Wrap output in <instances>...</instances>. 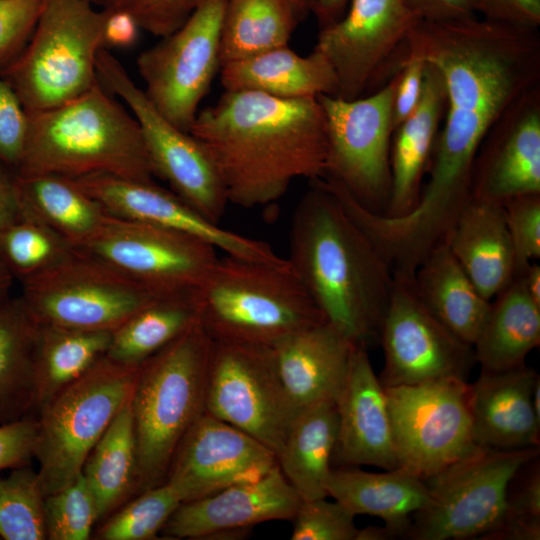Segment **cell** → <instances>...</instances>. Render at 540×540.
<instances>
[{"instance_id":"cell-1","label":"cell","mask_w":540,"mask_h":540,"mask_svg":"<svg viewBox=\"0 0 540 540\" xmlns=\"http://www.w3.org/2000/svg\"><path fill=\"white\" fill-rule=\"evenodd\" d=\"M416 53L440 73L446 120L438 134L423 198L450 209L472 193L479 148L499 120L536 87L540 41L536 29L464 19L419 21L406 37Z\"/></svg>"},{"instance_id":"cell-2","label":"cell","mask_w":540,"mask_h":540,"mask_svg":"<svg viewBox=\"0 0 540 540\" xmlns=\"http://www.w3.org/2000/svg\"><path fill=\"white\" fill-rule=\"evenodd\" d=\"M189 133L214 162L229 203L242 208L271 205L296 179L326 174V120L317 98L224 90Z\"/></svg>"},{"instance_id":"cell-3","label":"cell","mask_w":540,"mask_h":540,"mask_svg":"<svg viewBox=\"0 0 540 540\" xmlns=\"http://www.w3.org/2000/svg\"><path fill=\"white\" fill-rule=\"evenodd\" d=\"M288 261L327 323L356 346L379 344L392 269L322 178L294 210Z\"/></svg>"},{"instance_id":"cell-4","label":"cell","mask_w":540,"mask_h":540,"mask_svg":"<svg viewBox=\"0 0 540 540\" xmlns=\"http://www.w3.org/2000/svg\"><path fill=\"white\" fill-rule=\"evenodd\" d=\"M18 176L93 174L152 182L154 173L138 122L98 81L79 97L28 113Z\"/></svg>"},{"instance_id":"cell-5","label":"cell","mask_w":540,"mask_h":540,"mask_svg":"<svg viewBox=\"0 0 540 540\" xmlns=\"http://www.w3.org/2000/svg\"><path fill=\"white\" fill-rule=\"evenodd\" d=\"M212 343L200 322L139 367L129 401L138 494L165 482L181 441L205 412Z\"/></svg>"},{"instance_id":"cell-6","label":"cell","mask_w":540,"mask_h":540,"mask_svg":"<svg viewBox=\"0 0 540 540\" xmlns=\"http://www.w3.org/2000/svg\"><path fill=\"white\" fill-rule=\"evenodd\" d=\"M201 324L215 341L273 346L326 322L290 262L225 255L198 290Z\"/></svg>"},{"instance_id":"cell-7","label":"cell","mask_w":540,"mask_h":540,"mask_svg":"<svg viewBox=\"0 0 540 540\" xmlns=\"http://www.w3.org/2000/svg\"><path fill=\"white\" fill-rule=\"evenodd\" d=\"M106 16L91 0H42L28 43L0 70L28 113L69 102L97 83Z\"/></svg>"},{"instance_id":"cell-8","label":"cell","mask_w":540,"mask_h":540,"mask_svg":"<svg viewBox=\"0 0 540 540\" xmlns=\"http://www.w3.org/2000/svg\"><path fill=\"white\" fill-rule=\"evenodd\" d=\"M140 366L102 357L38 408L35 459L45 497L73 483L91 450L130 400Z\"/></svg>"},{"instance_id":"cell-9","label":"cell","mask_w":540,"mask_h":540,"mask_svg":"<svg viewBox=\"0 0 540 540\" xmlns=\"http://www.w3.org/2000/svg\"><path fill=\"white\" fill-rule=\"evenodd\" d=\"M538 456L539 448L475 447L424 480L429 502L413 516L405 538L481 539L500 521L508 485L514 475Z\"/></svg>"},{"instance_id":"cell-10","label":"cell","mask_w":540,"mask_h":540,"mask_svg":"<svg viewBox=\"0 0 540 540\" xmlns=\"http://www.w3.org/2000/svg\"><path fill=\"white\" fill-rule=\"evenodd\" d=\"M98 82L121 100L139 124L154 176L207 219L219 223L229 204L221 176L201 143L167 120L132 80L122 63L102 48Z\"/></svg>"},{"instance_id":"cell-11","label":"cell","mask_w":540,"mask_h":540,"mask_svg":"<svg viewBox=\"0 0 540 540\" xmlns=\"http://www.w3.org/2000/svg\"><path fill=\"white\" fill-rule=\"evenodd\" d=\"M398 71L388 84L365 98L317 97L327 130L324 177L339 183L366 209L381 214L390 194L392 113Z\"/></svg>"},{"instance_id":"cell-12","label":"cell","mask_w":540,"mask_h":540,"mask_svg":"<svg viewBox=\"0 0 540 540\" xmlns=\"http://www.w3.org/2000/svg\"><path fill=\"white\" fill-rule=\"evenodd\" d=\"M205 412L280 453L296 416L272 346L213 340Z\"/></svg>"},{"instance_id":"cell-13","label":"cell","mask_w":540,"mask_h":540,"mask_svg":"<svg viewBox=\"0 0 540 540\" xmlns=\"http://www.w3.org/2000/svg\"><path fill=\"white\" fill-rule=\"evenodd\" d=\"M21 297L40 324L113 332L155 295L112 266L78 252L21 282Z\"/></svg>"},{"instance_id":"cell-14","label":"cell","mask_w":540,"mask_h":540,"mask_svg":"<svg viewBox=\"0 0 540 540\" xmlns=\"http://www.w3.org/2000/svg\"><path fill=\"white\" fill-rule=\"evenodd\" d=\"M227 0H201L186 21L137 57L145 95L173 125L189 132L220 70Z\"/></svg>"},{"instance_id":"cell-15","label":"cell","mask_w":540,"mask_h":540,"mask_svg":"<svg viewBox=\"0 0 540 540\" xmlns=\"http://www.w3.org/2000/svg\"><path fill=\"white\" fill-rule=\"evenodd\" d=\"M385 391L397 468L425 480L478 446L467 381L443 379Z\"/></svg>"},{"instance_id":"cell-16","label":"cell","mask_w":540,"mask_h":540,"mask_svg":"<svg viewBox=\"0 0 540 540\" xmlns=\"http://www.w3.org/2000/svg\"><path fill=\"white\" fill-rule=\"evenodd\" d=\"M413 275L393 272L392 291L379 335L384 365L378 378L384 387L443 379L466 381L476 363L473 346L454 335L426 309L416 295Z\"/></svg>"},{"instance_id":"cell-17","label":"cell","mask_w":540,"mask_h":540,"mask_svg":"<svg viewBox=\"0 0 540 540\" xmlns=\"http://www.w3.org/2000/svg\"><path fill=\"white\" fill-rule=\"evenodd\" d=\"M77 251L112 266L158 296L199 290L219 258L217 249L198 239L110 214Z\"/></svg>"},{"instance_id":"cell-18","label":"cell","mask_w":540,"mask_h":540,"mask_svg":"<svg viewBox=\"0 0 540 540\" xmlns=\"http://www.w3.org/2000/svg\"><path fill=\"white\" fill-rule=\"evenodd\" d=\"M348 12L320 29L315 49L331 63L336 97L360 98L406 48V37L421 19L406 0H350Z\"/></svg>"},{"instance_id":"cell-19","label":"cell","mask_w":540,"mask_h":540,"mask_svg":"<svg viewBox=\"0 0 540 540\" xmlns=\"http://www.w3.org/2000/svg\"><path fill=\"white\" fill-rule=\"evenodd\" d=\"M72 180L112 216L183 233L221 250L225 255L273 264L287 261L269 243L220 227L154 181H137L108 174Z\"/></svg>"},{"instance_id":"cell-20","label":"cell","mask_w":540,"mask_h":540,"mask_svg":"<svg viewBox=\"0 0 540 540\" xmlns=\"http://www.w3.org/2000/svg\"><path fill=\"white\" fill-rule=\"evenodd\" d=\"M277 465L276 454L266 445L204 412L181 441L165 482L183 503L256 481Z\"/></svg>"},{"instance_id":"cell-21","label":"cell","mask_w":540,"mask_h":540,"mask_svg":"<svg viewBox=\"0 0 540 540\" xmlns=\"http://www.w3.org/2000/svg\"><path fill=\"white\" fill-rule=\"evenodd\" d=\"M301 500L277 465L256 481L181 503L161 533L171 539H208L226 530L291 520Z\"/></svg>"},{"instance_id":"cell-22","label":"cell","mask_w":540,"mask_h":540,"mask_svg":"<svg viewBox=\"0 0 540 540\" xmlns=\"http://www.w3.org/2000/svg\"><path fill=\"white\" fill-rule=\"evenodd\" d=\"M336 406L338 436L332 464L397 468L385 387L374 373L366 348H355Z\"/></svg>"},{"instance_id":"cell-23","label":"cell","mask_w":540,"mask_h":540,"mask_svg":"<svg viewBox=\"0 0 540 540\" xmlns=\"http://www.w3.org/2000/svg\"><path fill=\"white\" fill-rule=\"evenodd\" d=\"M536 87L511 109L509 125L482 142L477 153L472 197L504 202L540 193V106Z\"/></svg>"},{"instance_id":"cell-24","label":"cell","mask_w":540,"mask_h":540,"mask_svg":"<svg viewBox=\"0 0 540 540\" xmlns=\"http://www.w3.org/2000/svg\"><path fill=\"white\" fill-rule=\"evenodd\" d=\"M537 372L526 364L484 371L469 384V408L476 445L497 450L539 448L540 420L531 403Z\"/></svg>"},{"instance_id":"cell-25","label":"cell","mask_w":540,"mask_h":540,"mask_svg":"<svg viewBox=\"0 0 540 540\" xmlns=\"http://www.w3.org/2000/svg\"><path fill=\"white\" fill-rule=\"evenodd\" d=\"M272 347L280 379L297 414L322 401H337L359 346L323 322Z\"/></svg>"},{"instance_id":"cell-26","label":"cell","mask_w":540,"mask_h":540,"mask_svg":"<svg viewBox=\"0 0 540 540\" xmlns=\"http://www.w3.org/2000/svg\"><path fill=\"white\" fill-rule=\"evenodd\" d=\"M445 108L446 91L442 77L434 66L426 62L420 101L411 115L394 130L390 147V194L383 215L403 216L416 206Z\"/></svg>"},{"instance_id":"cell-27","label":"cell","mask_w":540,"mask_h":540,"mask_svg":"<svg viewBox=\"0 0 540 540\" xmlns=\"http://www.w3.org/2000/svg\"><path fill=\"white\" fill-rule=\"evenodd\" d=\"M445 242L485 299L491 300L513 279L516 255L502 202L472 197Z\"/></svg>"},{"instance_id":"cell-28","label":"cell","mask_w":540,"mask_h":540,"mask_svg":"<svg viewBox=\"0 0 540 540\" xmlns=\"http://www.w3.org/2000/svg\"><path fill=\"white\" fill-rule=\"evenodd\" d=\"M225 91H256L284 99L337 96L338 81L326 56L315 49L300 56L288 45L220 67Z\"/></svg>"},{"instance_id":"cell-29","label":"cell","mask_w":540,"mask_h":540,"mask_svg":"<svg viewBox=\"0 0 540 540\" xmlns=\"http://www.w3.org/2000/svg\"><path fill=\"white\" fill-rule=\"evenodd\" d=\"M327 493L355 516L381 518L393 539L406 535L413 516L429 502L425 481L400 468L374 473L333 467Z\"/></svg>"},{"instance_id":"cell-30","label":"cell","mask_w":540,"mask_h":540,"mask_svg":"<svg viewBox=\"0 0 540 540\" xmlns=\"http://www.w3.org/2000/svg\"><path fill=\"white\" fill-rule=\"evenodd\" d=\"M413 286L421 303L448 330L474 345L490 311V300L474 286L444 241L416 268Z\"/></svg>"},{"instance_id":"cell-31","label":"cell","mask_w":540,"mask_h":540,"mask_svg":"<svg viewBox=\"0 0 540 540\" xmlns=\"http://www.w3.org/2000/svg\"><path fill=\"white\" fill-rule=\"evenodd\" d=\"M40 323L24 299L0 303V425L37 410L35 360Z\"/></svg>"},{"instance_id":"cell-32","label":"cell","mask_w":540,"mask_h":540,"mask_svg":"<svg viewBox=\"0 0 540 540\" xmlns=\"http://www.w3.org/2000/svg\"><path fill=\"white\" fill-rule=\"evenodd\" d=\"M337 436L335 401H322L296 414L277 462L302 500L328 497L327 482Z\"/></svg>"},{"instance_id":"cell-33","label":"cell","mask_w":540,"mask_h":540,"mask_svg":"<svg viewBox=\"0 0 540 540\" xmlns=\"http://www.w3.org/2000/svg\"><path fill=\"white\" fill-rule=\"evenodd\" d=\"M485 325L473 345L475 360L484 371H503L526 364L540 344V306L527 294L515 274L495 296Z\"/></svg>"},{"instance_id":"cell-34","label":"cell","mask_w":540,"mask_h":540,"mask_svg":"<svg viewBox=\"0 0 540 540\" xmlns=\"http://www.w3.org/2000/svg\"><path fill=\"white\" fill-rule=\"evenodd\" d=\"M17 187L21 212L51 228L76 250L98 233L108 215L70 178L17 175Z\"/></svg>"},{"instance_id":"cell-35","label":"cell","mask_w":540,"mask_h":540,"mask_svg":"<svg viewBox=\"0 0 540 540\" xmlns=\"http://www.w3.org/2000/svg\"><path fill=\"white\" fill-rule=\"evenodd\" d=\"M200 322L198 290L160 295L112 332L106 356L140 366Z\"/></svg>"},{"instance_id":"cell-36","label":"cell","mask_w":540,"mask_h":540,"mask_svg":"<svg viewBox=\"0 0 540 540\" xmlns=\"http://www.w3.org/2000/svg\"><path fill=\"white\" fill-rule=\"evenodd\" d=\"M129 401L95 444L82 469L100 520L137 493V443Z\"/></svg>"},{"instance_id":"cell-37","label":"cell","mask_w":540,"mask_h":540,"mask_svg":"<svg viewBox=\"0 0 540 540\" xmlns=\"http://www.w3.org/2000/svg\"><path fill=\"white\" fill-rule=\"evenodd\" d=\"M298 21L289 0H227L220 67L288 45Z\"/></svg>"},{"instance_id":"cell-38","label":"cell","mask_w":540,"mask_h":540,"mask_svg":"<svg viewBox=\"0 0 540 540\" xmlns=\"http://www.w3.org/2000/svg\"><path fill=\"white\" fill-rule=\"evenodd\" d=\"M111 334L40 324L35 360L37 410L106 355Z\"/></svg>"},{"instance_id":"cell-39","label":"cell","mask_w":540,"mask_h":540,"mask_svg":"<svg viewBox=\"0 0 540 540\" xmlns=\"http://www.w3.org/2000/svg\"><path fill=\"white\" fill-rule=\"evenodd\" d=\"M76 253L58 233L23 212L0 232V261L20 282L54 269Z\"/></svg>"},{"instance_id":"cell-40","label":"cell","mask_w":540,"mask_h":540,"mask_svg":"<svg viewBox=\"0 0 540 540\" xmlns=\"http://www.w3.org/2000/svg\"><path fill=\"white\" fill-rule=\"evenodd\" d=\"M45 495L38 472L29 465L0 478V537L46 540Z\"/></svg>"},{"instance_id":"cell-41","label":"cell","mask_w":540,"mask_h":540,"mask_svg":"<svg viewBox=\"0 0 540 540\" xmlns=\"http://www.w3.org/2000/svg\"><path fill=\"white\" fill-rule=\"evenodd\" d=\"M182 503L167 482L142 491L138 496L110 514L96 538L100 540H150L162 531Z\"/></svg>"},{"instance_id":"cell-42","label":"cell","mask_w":540,"mask_h":540,"mask_svg":"<svg viewBox=\"0 0 540 540\" xmlns=\"http://www.w3.org/2000/svg\"><path fill=\"white\" fill-rule=\"evenodd\" d=\"M48 540H87L100 521L98 508L82 474L70 485L45 497Z\"/></svg>"},{"instance_id":"cell-43","label":"cell","mask_w":540,"mask_h":540,"mask_svg":"<svg viewBox=\"0 0 540 540\" xmlns=\"http://www.w3.org/2000/svg\"><path fill=\"white\" fill-rule=\"evenodd\" d=\"M324 498L301 500L293 518L292 540H355L358 528L341 503Z\"/></svg>"},{"instance_id":"cell-44","label":"cell","mask_w":540,"mask_h":540,"mask_svg":"<svg viewBox=\"0 0 540 540\" xmlns=\"http://www.w3.org/2000/svg\"><path fill=\"white\" fill-rule=\"evenodd\" d=\"M201 0H91L103 10L129 14L139 28L156 37L178 29Z\"/></svg>"},{"instance_id":"cell-45","label":"cell","mask_w":540,"mask_h":540,"mask_svg":"<svg viewBox=\"0 0 540 540\" xmlns=\"http://www.w3.org/2000/svg\"><path fill=\"white\" fill-rule=\"evenodd\" d=\"M503 206L517 271L540 257V193L509 198Z\"/></svg>"},{"instance_id":"cell-46","label":"cell","mask_w":540,"mask_h":540,"mask_svg":"<svg viewBox=\"0 0 540 540\" xmlns=\"http://www.w3.org/2000/svg\"><path fill=\"white\" fill-rule=\"evenodd\" d=\"M41 7L42 0H0V70L28 43Z\"/></svg>"},{"instance_id":"cell-47","label":"cell","mask_w":540,"mask_h":540,"mask_svg":"<svg viewBox=\"0 0 540 540\" xmlns=\"http://www.w3.org/2000/svg\"><path fill=\"white\" fill-rule=\"evenodd\" d=\"M28 121L19 97L0 75V160L14 171L25 148Z\"/></svg>"},{"instance_id":"cell-48","label":"cell","mask_w":540,"mask_h":540,"mask_svg":"<svg viewBox=\"0 0 540 540\" xmlns=\"http://www.w3.org/2000/svg\"><path fill=\"white\" fill-rule=\"evenodd\" d=\"M505 520L540 526L539 456L524 464L510 481L500 521Z\"/></svg>"},{"instance_id":"cell-49","label":"cell","mask_w":540,"mask_h":540,"mask_svg":"<svg viewBox=\"0 0 540 540\" xmlns=\"http://www.w3.org/2000/svg\"><path fill=\"white\" fill-rule=\"evenodd\" d=\"M37 417L0 425V470L29 465L35 458Z\"/></svg>"},{"instance_id":"cell-50","label":"cell","mask_w":540,"mask_h":540,"mask_svg":"<svg viewBox=\"0 0 540 540\" xmlns=\"http://www.w3.org/2000/svg\"><path fill=\"white\" fill-rule=\"evenodd\" d=\"M426 61L416 53L406 51L398 71L393 101L392 125L395 130L417 107L423 90Z\"/></svg>"},{"instance_id":"cell-51","label":"cell","mask_w":540,"mask_h":540,"mask_svg":"<svg viewBox=\"0 0 540 540\" xmlns=\"http://www.w3.org/2000/svg\"><path fill=\"white\" fill-rule=\"evenodd\" d=\"M477 11L518 27L537 29L540 24V0H478Z\"/></svg>"},{"instance_id":"cell-52","label":"cell","mask_w":540,"mask_h":540,"mask_svg":"<svg viewBox=\"0 0 540 540\" xmlns=\"http://www.w3.org/2000/svg\"><path fill=\"white\" fill-rule=\"evenodd\" d=\"M421 20L444 22L475 16L478 0H406Z\"/></svg>"},{"instance_id":"cell-53","label":"cell","mask_w":540,"mask_h":540,"mask_svg":"<svg viewBox=\"0 0 540 540\" xmlns=\"http://www.w3.org/2000/svg\"><path fill=\"white\" fill-rule=\"evenodd\" d=\"M106 11L104 47L125 48L135 44L141 29L132 16L121 11Z\"/></svg>"},{"instance_id":"cell-54","label":"cell","mask_w":540,"mask_h":540,"mask_svg":"<svg viewBox=\"0 0 540 540\" xmlns=\"http://www.w3.org/2000/svg\"><path fill=\"white\" fill-rule=\"evenodd\" d=\"M20 216L16 172L0 160V232Z\"/></svg>"},{"instance_id":"cell-55","label":"cell","mask_w":540,"mask_h":540,"mask_svg":"<svg viewBox=\"0 0 540 540\" xmlns=\"http://www.w3.org/2000/svg\"><path fill=\"white\" fill-rule=\"evenodd\" d=\"M350 0H313L311 11L314 12L320 29L337 22L344 13Z\"/></svg>"},{"instance_id":"cell-56","label":"cell","mask_w":540,"mask_h":540,"mask_svg":"<svg viewBox=\"0 0 540 540\" xmlns=\"http://www.w3.org/2000/svg\"><path fill=\"white\" fill-rule=\"evenodd\" d=\"M522 280L523 286L530 298L540 306V266L535 261H532L517 270Z\"/></svg>"},{"instance_id":"cell-57","label":"cell","mask_w":540,"mask_h":540,"mask_svg":"<svg viewBox=\"0 0 540 540\" xmlns=\"http://www.w3.org/2000/svg\"><path fill=\"white\" fill-rule=\"evenodd\" d=\"M393 539L390 532L385 526H367L362 529H358L355 540H388Z\"/></svg>"},{"instance_id":"cell-58","label":"cell","mask_w":540,"mask_h":540,"mask_svg":"<svg viewBox=\"0 0 540 540\" xmlns=\"http://www.w3.org/2000/svg\"><path fill=\"white\" fill-rule=\"evenodd\" d=\"M15 279L0 261V303L9 298Z\"/></svg>"},{"instance_id":"cell-59","label":"cell","mask_w":540,"mask_h":540,"mask_svg":"<svg viewBox=\"0 0 540 540\" xmlns=\"http://www.w3.org/2000/svg\"><path fill=\"white\" fill-rule=\"evenodd\" d=\"M313 0H289L298 20H301L311 10Z\"/></svg>"},{"instance_id":"cell-60","label":"cell","mask_w":540,"mask_h":540,"mask_svg":"<svg viewBox=\"0 0 540 540\" xmlns=\"http://www.w3.org/2000/svg\"><path fill=\"white\" fill-rule=\"evenodd\" d=\"M531 403L536 417L540 420V377H538L534 383L531 394Z\"/></svg>"}]
</instances>
